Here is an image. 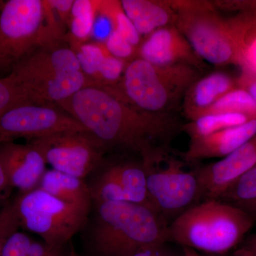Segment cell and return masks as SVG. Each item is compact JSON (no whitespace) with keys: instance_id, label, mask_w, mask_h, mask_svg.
Returning a JSON list of instances; mask_svg holds the SVG:
<instances>
[{"instance_id":"obj_25","label":"cell","mask_w":256,"mask_h":256,"mask_svg":"<svg viewBox=\"0 0 256 256\" xmlns=\"http://www.w3.org/2000/svg\"><path fill=\"white\" fill-rule=\"evenodd\" d=\"M70 47L76 54L82 72L97 85L99 72L108 54L105 44H85L79 46L77 43L73 44V46Z\"/></svg>"},{"instance_id":"obj_12","label":"cell","mask_w":256,"mask_h":256,"mask_svg":"<svg viewBox=\"0 0 256 256\" xmlns=\"http://www.w3.org/2000/svg\"><path fill=\"white\" fill-rule=\"evenodd\" d=\"M89 188L92 203L130 202L156 212L148 196L146 172L141 160L106 165Z\"/></svg>"},{"instance_id":"obj_11","label":"cell","mask_w":256,"mask_h":256,"mask_svg":"<svg viewBox=\"0 0 256 256\" xmlns=\"http://www.w3.org/2000/svg\"><path fill=\"white\" fill-rule=\"evenodd\" d=\"M85 130L88 131L56 105L22 104L0 116V144L18 138L30 141L55 133Z\"/></svg>"},{"instance_id":"obj_10","label":"cell","mask_w":256,"mask_h":256,"mask_svg":"<svg viewBox=\"0 0 256 256\" xmlns=\"http://www.w3.org/2000/svg\"><path fill=\"white\" fill-rule=\"evenodd\" d=\"M164 163L146 169L150 200L154 212L165 220L196 204L198 184L194 171L185 170L182 160L170 156Z\"/></svg>"},{"instance_id":"obj_2","label":"cell","mask_w":256,"mask_h":256,"mask_svg":"<svg viewBox=\"0 0 256 256\" xmlns=\"http://www.w3.org/2000/svg\"><path fill=\"white\" fill-rule=\"evenodd\" d=\"M168 224L152 210L124 202L92 203L86 232V248L92 256H134L159 250L169 242Z\"/></svg>"},{"instance_id":"obj_9","label":"cell","mask_w":256,"mask_h":256,"mask_svg":"<svg viewBox=\"0 0 256 256\" xmlns=\"http://www.w3.org/2000/svg\"><path fill=\"white\" fill-rule=\"evenodd\" d=\"M53 170L84 180L102 164L108 148L88 131H68L28 141Z\"/></svg>"},{"instance_id":"obj_7","label":"cell","mask_w":256,"mask_h":256,"mask_svg":"<svg viewBox=\"0 0 256 256\" xmlns=\"http://www.w3.org/2000/svg\"><path fill=\"white\" fill-rule=\"evenodd\" d=\"M176 13L175 26L204 62L218 66L242 65L233 25L216 12L213 2L169 1Z\"/></svg>"},{"instance_id":"obj_22","label":"cell","mask_w":256,"mask_h":256,"mask_svg":"<svg viewBox=\"0 0 256 256\" xmlns=\"http://www.w3.org/2000/svg\"><path fill=\"white\" fill-rule=\"evenodd\" d=\"M218 200L248 213L256 208V166L242 175L222 194Z\"/></svg>"},{"instance_id":"obj_3","label":"cell","mask_w":256,"mask_h":256,"mask_svg":"<svg viewBox=\"0 0 256 256\" xmlns=\"http://www.w3.org/2000/svg\"><path fill=\"white\" fill-rule=\"evenodd\" d=\"M8 77L38 105H56L94 85L64 40L32 50L15 64Z\"/></svg>"},{"instance_id":"obj_21","label":"cell","mask_w":256,"mask_h":256,"mask_svg":"<svg viewBox=\"0 0 256 256\" xmlns=\"http://www.w3.org/2000/svg\"><path fill=\"white\" fill-rule=\"evenodd\" d=\"M230 22L238 37L242 70L256 76V9Z\"/></svg>"},{"instance_id":"obj_19","label":"cell","mask_w":256,"mask_h":256,"mask_svg":"<svg viewBox=\"0 0 256 256\" xmlns=\"http://www.w3.org/2000/svg\"><path fill=\"white\" fill-rule=\"evenodd\" d=\"M38 188L67 203L92 206L88 185L72 175L53 169L46 170Z\"/></svg>"},{"instance_id":"obj_15","label":"cell","mask_w":256,"mask_h":256,"mask_svg":"<svg viewBox=\"0 0 256 256\" xmlns=\"http://www.w3.org/2000/svg\"><path fill=\"white\" fill-rule=\"evenodd\" d=\"M0 158L4 166L9 186L28 193L40 186L46 172V160L38 149L28 142L0 144Z\"/></svg>"},{"instance_id":"obj_24","label":"cell","mask_w":256,"mask_h":256,"mask_svg":"<svg viewBox=\"0 0 256 256\" xmlns=\"http://www.w3.org/2000/svg\"><path fill=\"white\" fill-rule=\"evenodd\" d=\"M97 1L74 0L69 22L73 38L84 40L90 36Z\"/></svg>"},{"instance_id":"obj_5","label":"cell","mask_w":256,"mask_h":256,"mask_svg":"<svg viewBox=\"0 0 256 256\" xmlns=\"http://www.w3.org/2000/svg\"><path fill=\"white\" fill-rule=\"evenodd\" d=\"M201 73L186 64L158 66L137 57L128 62L118 84L108 87L140 110L173 114Z\"/></svg>"},{"instance_id":"obj_30","label":"cell","mask_w":256,"mask_h":256,"mask_svg":"<svg viewBox=\"0 0 256 256\" xmlns=\"http://www.w3.org/2000/svg\"><path fill=\"white\" fill-rule=\"evenodd\" d=\"M30 239L26 234L16 232L5 244L1 256H28L26 248Z\"/></svg>"},{"instance_id":"obj_17","label":"cell","mask_w":256,"mask_h":256,"mask_svg":"<svg viewBox=\"0 0 256 256\" xmlns=\"http://www.w3.org/2000/svg\"><path fill=\"white\" fill-rule=\"evenodd\" d=\"M236 79L222 72H214L194 82L182 101L184 114L190 121L202 117L222 97L237 88Z\"/></svg>"},{"instance_id":"obj_26","label":"cell","mask_w":256,"mask_h":256,"mask_svg":"<svg viewBox=\"0 0 256 256\" xmlns=\"http://www.w3.org/2000/svg\"><path fill=\"white\" fill-rule=\"evenodd\" d=\"M108 6L114 20V30L132 46L139 48L142 43L141 36L124 13L120 1H108Z\"/></svg>"},{"instance_id":"obj_23","label":"cell","mask_w":256,"mask_h":256,"mask_svg":"<svg viewBox=\"0 0 256 256\" xmlns=\"http://www.w3.org/2000/svg\"><path fill=\"white\" fill-rule=\"evenodd\" d=\"M222 114H246L256 118V102L244 89L237 88L217 101L203 116Z\"/></svg>"},{"instance_id":"obj_20","label":"cell","mask_w":256,"mask_h":256,"mask_svg":"<svg viewBox=\"0 0 256 256\" xmlns=\"http://www.w3.org/2000/svg\"><path fill=\"white\" fill-rule=\"evenodd\" d=\"M252 119L256 118L239 114H208L183 124L182 132L186 133L190 140H193L227 128L240 126Z\"/></svg>"},{"instance_id":"obj_13","label":"cell","mask_w":256,"mask_h":256,"mask_svg":"<svg viewBox=\"0 0 256 256\" xmlns=\"http://www.w3.org/2000/svg\"><path fill=\"white\" fill-rule=\"evenodd\" d=\"M255 166L256 134L228 156L194 170L198 184L197 204L218 200L234 182Z\"/></svg>"},{"instance_id":"obj_32","label":"cell","mask_w":256,"mask_h":256,"mask_svg":"<svg viewBox=\"0 0 256 256\" xmlns=\"http://www.w3.org/2000/svg\"><path fill=\"white\" fill-rule=\"evenodd\" d=\"M236 80L238 88L246 90L256 102V76L242 70V74Z\"/></svg>"},{"instance_id":"obj_28","label":"cell","mask_w":256,"mask_h":256,"mask_svg":"<svg viewBox=\"0 0 256 256\" xmlns=\"http://www.w3.org/2000/svg\"><path fill=\"white\" fill-rule=\"evenodd\" d=\"M21 227L16 202L6 204L0 208V256L8 239Z\"/></svg>"},{"instance_id":"obj_27","label":"cell","mask_w":256,"mask_h":256,"mask_svg":"<svg viewBox=\"0 0 256 256\" xmlns=\"http://www.w3.org/2000/svg\"><path fill=\"white\" fill-rule=\"evenodd\" d=\"M26 104L32 102L22 89L8 77L0 78V116L12 108Z\"/></svg>"},{"instance_id":"obj_31","label":"cell","mask_w":256,"mask_h":256,"mask_svg":"<svg viewBox=\"0 0 256 256\" xmlns=\"http://www.w3.org/2000/svg\"><path fill=\"white\" fill-rule=\"evenodd\" d=\"M62 22L69 24L74 0H48Z\"/></svg>"},{"instance_id":"obj_16","label":"cell","mask_w":256,"mask_h":256,"mask_svg":"<svg viewBox=\"0 0 256 256\" xmlns=\"http://www.w3.org/2000/svg\"><path fill=\"white\" fill-rule=\"evenodd\" d=\"M256 134V118L235 127L227 128L190 140L186 150L180 153L186 164H194L210 158H224L236 150Z\"/></svg>"},{"instance_id":"obj_1","label":"cell","mask_w":256,"mask_h":256,"mask_svg":"<svg viewBox=\"0 0 256 256\" xmlns=\"http://www.w3.org/2000/svg\"><path fill=\"white\" fill-rule=\"evenodd\" d=\"M60 106L108 149L121 148L140 156L146 169L161 164L172 152V142L183 124L173 114H150L120 97L107 86L80 89Z\"/></svg>"},{"instance_id":"obj_34","label":"cell","mask_w":256,"mask_h":256,"mask_svg":"<svg viewBox=\"0 0 256 256\" xmlns=\"http://www.w3.org/2000/svg\"><path fill=\"white\" fill-rule=\"evenodd\" d=\"M8 186H9L8 178H6L1 158H0V193Z\"/></svg>"},{"instance_id":"obj_37","label":"cell","mask_w":256,"mask_h":256,"mask_svg":"<svg viewBox=\"0 0 256 256\" xmlns=\"http://www.w3.org/2000/svg\"><path fill=\"white\" fill-rule=\"evenodd\" d=\"M247 214H248L250 216V217H252V220H254V222H256V208H254V210H250V212H249Z\"/></svg>"},{"instance_id":"obj_6","label":"cell","mask_w":256,"mask_h":256,"mask_svg":"<svg viewBox=\"0 0 256 256\" xmlns=\"http://www.w3.org/2000/svg\"><path fill=\"white\" fill-rule=\"evenodd\" d=\"M56 15L48 1H0V72L37 47L64 40Z\"/></svg>"},{"instance_id":"obj_29","label":"cell","mask_w":256,"mask_h":256,"mask_svg":"<svg viewBox=\"0 0 256 256\" xmlns=\"http://www.w3.org/2000/svg\"><path fill=\"white\" fill-rule=\"evenodd\" d=\"M106 50L110 55L120 60H131L137 58L138 48L132 46L124 36L114 30L105 43Z\"/></svg>"},{"instance_id":"obj_18","label":"cell","mask_w":256,"mask_h":256,"mask_svg":"<svg viewBox=\"0 0 256 256\" xmlns=\"http://www.w3.org/2000/svg\"><path fill=\"white\" fill-rule=\"evenodd\" d=\"M122 9L141 36L175 25L176 13L169 1L122 0Z\"/></svg>"},{"instance_id":"obj_36","label":"cell","mask_w":256,"mask_h":256,"mask_svg":"<svg viewBox=\"0 0 256 256\" xmlns=\"http://www.w3.org/2000/svg\"><path fill=\"white\" fill-rule=\"evenodd\" d=\"M183 250L184 256H198V254L195 252V250H194V249L183 247Z\"/></svg>"},{"instance_id":"obj_35","label":"cell","mask_w":256,"mask_h":256,"mask_svg":"<svg viewBox=\"0 0 256 256\" xmlns=\"http://www.w3.org/2000/svg\"><path fill=\"white\" fill-rule=\"evenodd\" d=\"M158 250H144V252H138L134 256H162L156 255V252Z\"/></svg>"},{"instance_id":"obj_4","label":"cell","mask_w":256,"mask_h":256,"mask_svg":"<svg viewBox=\"0 0 256 256\" xmlns=\"http://www.w3.org/2000/svg\"><path fill=\"white\" fill-rule=\"evenodd\" d=\"M255 223L246 212L218 200L196 204L168 226L169 242L210 254L236 248Z\"/></svg>"},{"instance_id":"obj_8","label":"cell","mask_w":256,"mask_h":256,"mask_svg":"<svg viewBox=\"0 0 256 256\" xmlns=\"http://www.w3.org/2000/svg\"><path fill=\"white\" fill-rule=\"evenodd\" d=\"M15 202L21 226L55 247L65 246L82 232L92 207L67 203L40 188L20 193Z\"/></svg>"},{"instance_id":"obj_14","label":"cell","mask_w":256,"mask_h":256,"mask_svg":"<svg viewBox=\"0 0 256 256\" xmlns=\"http://www.w3.org/2000/svg\"><path fill=\"white\" fill-rule=\"evenodd\" d=\"M139 58L158 66L186 64L203 72L206 64L197 56L175 25L160 28L144 38L138 48Z\"/></svg>"},{"instance_id":"obj_33","label":"cell","mask_w":256,"mask_h":256,"mask_svg":"<svg viewBox=\"0 0 256 256\" xmlns=\"http://www.w3.org/2000/svg\"><path fill=\"white\" fill-rule=\"evenodd\" d=\"M234 256H256V234L244 239L236 248Z\"/></svg>"}]
</instances>
